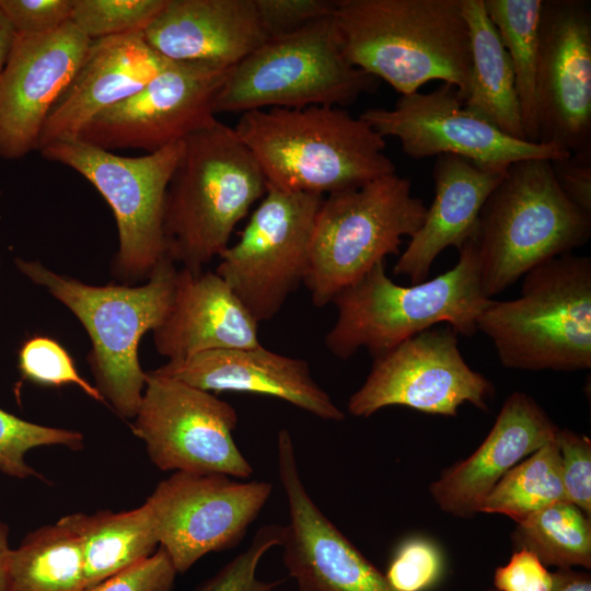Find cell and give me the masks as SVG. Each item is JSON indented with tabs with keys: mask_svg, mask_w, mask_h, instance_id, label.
Here are the masks:
<instances>
[{
	"mask_svg": "<svg viewBox=\"0 0 591 591\" xmlns=\"http://www.w3.org/2000/svg\"><path fill=\"white\" fill-rule=\"evenodd\" d=\"M228 71L170 61L137 93L90 120L77 139L147 153L181 142L217 120L215 97Z\"/></svg>",
	"mask_w": 591,
	"mask_h": 591,
	"instance_id": "16",
	"label": "cell"
},
{
	"mask_svg": "<svg viewBox=\"0 0 591 591\" xmlns=\"http://www.w3.org/2000/svg\"><path fill=\"white\" fill-rule=\"evenodd\" d=\"M538 143L591 146V5L543 0L536 68Z\"/></svg>",
	"mask_w": 591,
	"mask_h": 591,
	"instance_id": "17",
	"label": "cell"
},
{
	"mask_svg": "<svg viewBox=\"0 0 591 591\" xmlns=\"http://www.w3.org/2000/svg\"><path fill=\"white\" fill-rule=\"evenodd\" d=\"M18 269L67 306L91 340L88 363L95 387L115 413L134 419L141 403L147 372L138 348L142 336L165 318L177 268L163 258L141 286H91L53 271L38 260L16 258Z\"/></svg>",
	"mask_w": 591,
	"mask_h": 591,
	"instance_id": "5",
	"label": "cell"
},
{
	"mask_svg": "<svg viewBox=\"0 0 591 591\" xmlns=\"http://www.w3.org/2000/svg\"><path fill=\"white\" fill-rule=\"evenodd\" d=\"M50 445L82 450L84 437L77 430L38 425L0 408V473L18 479L42 478L25 456L30 450Z\"/></svg>",
	"mask_w": 591,
	"mask_h": 591,
	"instance_id": "32",
	"label": "cell"
},
{
	"mask_svg": "<svg viewBox=\"0 0 591 591\" xmlns=\"http://www.w3.org/2000/svg\"><path fill=\"white\" fill-rule=\"evenodd\" d=\"M494 394L493 383L466 363L457 334L447 325L421 332L373 358L347 408L363 418L393 405L454 417L464 403L487 410Z\"/></svg>",
	"mask_w": 591,
	"mask_h": 591,
	"instance_id": "14",
	"label": "cell"
},
{
	"mask_svg": "<svg viewBox=\"0 0 591 591\" xmlns=\"http://www.w3.org/2000/svg\"><path fill=\"white\" fill-rule=\"evenodd\" d=\"M62 519L80 537L86 591L150 557L159 546L146 502L128 511L78 512Z\"/></svg>",
	"mask_w": 591,
	"mask_h": 591,
	"instance_id": "27",
	"label": "cell"
},
{
	"mask_svg": "<svg viewBox=\"0 0 591 591\" xmlns=\"http://www.w3.org/2000/svg\"><path fill=\"white\" fill-rule=\"evenodd\" d=\"M459 254L450 270L410 286L392 281L384 262L375 265L333 298L337 318L325 336L326 348L344 360L361 348L375 358L440 323L457 335H474L493 299L483 290L472 239Z\"/></svg>",
	"mask_w": 591,
	"mask_h": 591,
	"instance_id": "4",
	"label": "cell"
},
{
	"mask_svg": "<svg viewBox=\"0 0 591 591\" xmlns=\"http://www.w3.org/2000/svg\"><path fill=\"white\" fill-rule=\"evenodd\" d=\"M73 0H0V10L18 34L40 35L70 21Z\"/></svg>",
	"mask_w": 591,
	"mask_h": 591,
	"instance_id": "40",
	"label": "cell"
},
{
	"mask_svg": "<svg viewBox=\"0 0 591 591\" xmlns=\"http://www.w3.org/2000/svg\"><path fill=\"white\" fill-rule=\"evenodd\" d=\"M333 16L356 68L401 95L439 80L466 100L471 45L462 0H336Z\"/></svg>",
	"mask_w": 591,
	"mask_h": 591,
	"instance_id": "1",
	"label": "cell"
},
{
	"mask_svg": "<svg viewBox=\"0 0 591 591\" xmlns=\"http://www.w3.org/2000/svg\"><path fill=\"white\" fill-rule=\"evenodd\" d=\"M176 575L167 553L159 546L150 557L88 591H173Z\"/></svg>",
	"mask_w": 591,
	"mask_h": 591,
	"instance_id": "39",
	"label": "cell"
},
{
	"mask_svg": "<svg viewBox=\"0 0 591 591\" xmlns=\"http://www.w3.org/2000/svg\"><path fill=\"white\" fill-rule=\"evenodd\" d=\"M166 0H73L70 22L90 40L143 32Z\"/></svg>",
	"mask_w": 591,
	"mask_h": 591,
	"instance_id": "33",
	"label": "cell"
},
{
	"mask_svg": "<svg viewBox=\"0 0 591 591\" xmlns=\"http://www.w3.org/2000/svg\"><path fill=\"white\" fill-rule=\"evenodd\" d=\"M563 500L567 499L554 439L507 472L485 498L479 512L505 514L519 523Z\"/></svg>",
	"mask_w": 591,
	"mask_h": 591,
	"instance_id": "31",
	"label": "cell"
},
{
	"mask_svg": "<svg viewBox=\"0 0 591 591\" xmlns=\"http://www.w3.org/2000/svg\"><path fill=\"white\" fill-rule=\"evenodd\" d=\"M512 541L515 551L535 554L545 566L591 568L590 518L567 500L552 503L517 523Z\"/></svg>",
	"mask_w": 591,
	"mask_h": 591,
	"instance_id": "30",
	"label": "cell"
},
{
	"mask_svg": "<svg viewBox=\"0 0 591 591\" xmlns=\"http://www.w3.org/2000/svg\"><path fill=\"white\" fill-rule=\"evenodd\" d=\"M16 35L18 33L0 10V73L9 59Z\"/></svg>",
	"mask_w": 591,
	"mask_h": 591,
	"instance_id": "45",
	"label": "cell"
},
{
	"mask_svg": "<svg viewBox=\"0 0 591 591\" xmlns=\"http://www.w3.org/2000/svg\"><path fill=\"white\" fill-rule=\"evenodd\" d=\"M9 526L0 519V591H9Z\"/></svg>",
	"mask_w": 591,
	"mask_h": 591,
	"instance_id": "44",
	"label": "cell"
},
{
	"mask_svg": "<svg viewBox=\"0 0 591 591\" xmlns=\"http://www.w3.org/2000/svg\"><path fill=\"white\" fill-rule=\"evenodd\" d=\"M471 45V79L464 106L503 134L525 140L510 57L484 0H462Z\"/></svg>",
	"mask_w": 591,
	"mask_h": 591,
	"instance_id": "26",
	"label": "cell"
},
{
	"mask_svg": "<svg viewBox=\"0 0 591 591\" xmlns=\"http://www.w3.org/2000/svg\"><path fill=\"white\" fill-rule=\"evenodd\" d=\"M590 236L591 216L560 189L551 160L510 164L486 199L472 237L485 294L491 299L542 263L571 254Z\"/></svg>",
	"mask_w": 591,
	"mask_h": 591,
	"instance_id": "6",
	"label": "cell"
},
{
	"mask_svg": "<svg viewBox=\"0 0 591 591\" xmlns=\"http://www.w3.org/2000/svg\"><path fill=\"white\" fill-rule=\"evenodd\" d=\"M521 293L491 300L477 331L494 344L501 364L518 370L591 368V258L566 254L523 276Z\"/></svg>",
	"mask_w": 591,
	"mask_h": 591,
	"instance_id": "7",
	"label": "cell"
},
{
	"mask_svg": "<svg viewBox=\"0 0 591 591\" xmlns=\"http://www.w3.org/2000/svg\"><path fill=\"white\" fill-rule=\"evenodd\" d=\"M359 117L383 138H396L403 152L417 160L453 154L480 166L507 169L520 160H554L569 153L503 134L467 109L449 83L428 93L401 95L392 108H368Z\"/></svg>",
	"mask_w": 591,
	"mask_h": 591,
	"instance_id": "15",
	"label": "cell"
},
{
	"mask_svg": "<svg viewBox=\"0 0 591 591\" xmlns=\"http://www.w3.org/2000/svg\"><path fill=\"white\" fill-rule=\"evenodd\" d=\"M552 591H591V577L572 568L557 569L553 572Z\"/></svg>",
	"mask_w": 591,
	"mask_h": 591,
	"instance_id": "43",
	"label": "cell"
},
{
	"mask_svg": "<svg viewBox=\"0 0 591 591\" xmlns=\"http://www.w3.org/2000/svg\"><path fill=\"white\" fill-rule=\"evenodd\" d=\"M233 128L267 186L325 196L396 173L384 138L340 107L255 109Z\"/></svg>",
	"mask_w": 591,
	"mask_h": 591,
	"instance_id": "2",
	"label": "cell"
},
{
	"mask_svg": "<svg viewBox=\"0 0 591 591\" xmlns=\"http://www.w3.org/2000/svg\"><path fill=\"white\" fill-rule=\"evenodd\" d=\"M0 195H1V193H0Z\"/></svg>",
	"mask_w": 591,
	"mask_h": 591,
	"instance_id": "47",
	"label": "cell"
},
{
	"mask_svg": "<svg viewBox=\"0 0 591 591\" xmlns=\"http://www.w3.org/2000/svg\"><path fill=\"white\" fill-rule=\"evenodd\" d=\"M378 84L347 60L331 15L267 38L227 72L213 109L243 114L271 107H341L374 92Z\"/></svg>",
	"mask_w": 591,
	"mask_h": 591,
	"instance_id": "8",
	"label": "cell"
},
{
	"mask_svg": "<svg viewBox=\"0 0 591 591\" xmlns=\"http://www.w3.org/2000/svg\"><path fill=\"white\" fill-rule=\"evenodd\" d=\"M494 586L497 591H552L553 572L535 554L517 549L505 566L496 569Z\"/></svg>",
	"mask_w": 591,
	"mask_h": 591,
	"instance_id": "41",
	"label": "cell"
},
{
	"mask_svg": "<svg viewBox=\"0 0 591 591\" xmlns=\"http://www.w3.org/2000/svg\"><path fill=\"white\" fill-rule=\"evenodd\" d=\"M169 62L151 49L142 32L90 40L46 119L37 151L56 141L77 139L90 120L137 93Z\"/></svg>",
	"mask_w": 591,
	"mask_h": 591,
	"instance_id": "21",
	"label": "cell"
},
{
	"mask_svg": "<svg viewBox=\"0 0 591 591\" xmlns=\"http://www.w3.org/2000/svg\"><path fill=\"white\" fill-rule=\"evenodd\" d=\"M277 471L289 509L282 561L298 591H396L313 501L286 428L277 437Z\"/></svg>",
	"mask_w": 591,
	"mask_h": 591,
	"instance_id": "18",
	"label": "cell"
},
{
	"mask_svg": "<svg viewBox=\"0 0 591 591\" xmlns=\"http://www.w3.org/2000/svg\"><path fill=\"white\" fill-rule=\"evenodd\" d=\"M237 419L211 392L150 371L131 430L161 471L248 479L254 470L233 436Z\"/></svg>",
	"mask_w": 591,
	"mask_h": 591,
	"instance_id": "12",
	"label": "cell"
},
{
	"mask_svg": "<svg viewBox=\"0 0 591 591\" xmlns=\"http://www.w3.org/2000/svg\"><path fill=\"white\" fill-rule=\"evenodd\" d=\"M161 57L230 70L266 39L254 0H166L142 32Z\"/></svg>",
	"mask_w": 591,
	"mask_h": 591,
	"instance_id": "23",
	"label": "cell"
},
{
	"mask_svg": "<svg viewBox=\"0 0 591 591\" xmlns=\"http://www.w3.org/2000/svg\"><path fill=\"white\" fill-rule=\"evenodd\" d=\"M506 170L480 166L453 154L437 157L432 170L433 201L394 265L393 274L408 277L412 283L421 282L442 251L451 246L460 250L471 240L480 210Z\"/></svg>",
	"mask_w": 591,
	"mask_h": 591,
	"instance_id": "25",
	"label": "cell"
},
{
	"mask_svg": "<svg viewBox=\"0 0 591 591\" xmlns=\"http://www.w3.org/2000/svg\"><path fill=\"white\" fill-rule=\"evenodd\" d=\"M271 493L264 480L174 472L144 502L159 546L183 573L205 555L235 547Z\"/></svg>",
	"mask_w": 591,
	"mask_h": 591,
	"instance_id": "13",
	"label": "cell"
},
{
	"mask_svg": "<svg viewBox=\"0 0 591 591\" xmlns=\"http://www.w3.org/2000/svg\"><path fill=\"white\" fill-rule=\"evenodd\" d=\"M336 0H254L267 38L298 31L333 15Z\"/></svg>",
	"mask_w": 591,
	"mask_h": 591,
	"instance_id": "38",
	"label": "cell"
},
{
	"mask_svg": "<svg viewBox=\"0 0 591 591\" xmlns=\"http://www.w3.org/2000/svg\"><path fill=\"white\" fill-rule=\"evenodd\" d=\"M182 148L183 141L140 157H124L72 139L38 150L45 159L82 175L111 207L118 233L112 271L124 283L148 279L169 257L164 200Z\"/></svg>",
	"mask_w": 591,
	"mask_h": 591,
	"instance_id": "10",
	"label": "cell"
},
{
	"mask_svg": "<svg viewBox=\"0 0 591 591\" xmlns=\"http://www.w3.org/2000/svg\"><path fill=\"white\" fill-rule=\"evenodd\" d=\"M283 537L285 525H263L247 548L206 580L197 591H273L281 581L259 579L257 567L268 551L282 545Z\"/></svg>",
	"mask_w": 591,
	"mask_h": 591,
	"instance_id": "35",
	"label": "cell"
},
{
	"mask_svg": "<svg viewBox=\"0 0 591 591\" xmlns=\"http://www.w3.org/2000/svg\"><path fill=\"white\" fill-rule=\"evenodd\" d=\"M152 333L169 360L260 346L258 323L216 271L204 269H177L170 310Z\"/></svg>",
	"mask_w": 591,
	"mask_h": 591,
	"instance_id": "24",
	"label": "cell"
},
{
	"mask_svg": "<svg viewBox=\"0 0 591 591\" xmlns=\"http://www.w3.org/2000/svg\"><path fill=\"white\" fill-rule=\"evenodd\" d=\"M558 429L531 396L511 393L479 447L430 484L432 499L442 511L454 517L476 515L505 474L553 441Z\"/></svg>",
	"mask_w": 591,
	"mask_h": 591,
	"instance_id": "22",
	"label": "cell"
},
{
	"mask_svg": "<svg viewBox=\"0 0 591 591\" xmlns=\"http://www.w3.org/2000/svg\"><path fill=\"white\" fill-rule=\"evenodd\" d=\"M266 190L260 166L233 127L217 119L189 135L165 193L167 256L202 270L229 246L234 228Z\"/></svg>",
	"mask_w": 591,
	"mask_h": 591,
	"instance_id": "3",
	"label": "cell"
},
{
	"mask_svg": "<svg viewBox=\"0 0 591 591\" xmlns=\"http://www.w3.org/2000/svg\"><path fill=\"white\" fill-rule=\"evenodd\" d=\"M323 198L267 186L239 241L219 255L216 273L258 324L277 315L304 283Z\"/></svg>",
	"mask_w": 591,
	"mask_h": 591,
	"instance_id": "11",
	"label": "cell"
},
{
	"mask_svg": "<svg viewBox=\"0 0 591 591\" xmlns=\"http://www.w3.org/2000/svg\"><path fill=\"white\" fill-rule=\"evenodd\" d=\"M487 591H497V590L494 588V589H489V590H487Z\"/></svg>",
	"mask_w": 591,
	"mask_h": 591,
	"instance_id": "46",
	"label": "cell"
},
{
	"mask_svg": "<svg viewBox=\"0 0 591 591\" xmlns=\"http://www.w3.org/2000/svg\"><path fill=\"white\" fill-rule=\"evenodd\" d=\"M510 57L525 140L538 142L536 68L543 0H484Z\"/></svg>",
	"mask_w": 591,
	"mask_h": 591,
	"instance_id": "29",
	"label": "cell"
},
{
	"mask_svg": "<svg viewBox=\"0 0 591 591\" xmlns=\"http://www.w3.org/2000/svg\"><path fill=\"white\" fill-rule=\"evenodd\" d=\"M9 591H86L82 544L62 518L11 549Z\"/></svg>",
	"mask_w": 591,
	"mask_h": 591,
	"instance_id": "28",
	"label": "cell"
},
{
	"mask_svg": "<svg viewBox=\"0 0 591 591\" xmlns=\"http://www.w3.org/2000/svg\"><path fill=\"white\" fill-rule=\"evenodd\" d=\"M551 165L567 198L591 216V146L551 160Z\"/></svg>",
	"mask_w": 591,
	"mask_h": 591,
	"instance_id": "42",
	"label": "cell"
},
{
	"mask_svg": "<svg viewBox=\"0 0 591 591\" xmlns=\"http://www.w3.org/2000/svg\"><path fill=\"white\" fill-rule=\"evenodd\" d=\"M442 571L443 558L438 546L417 537L397 548L384 575L396 591H425L438 582Z\"/></svg>",
	"mask_w": 591,
	"mask_h": 591,
	"instance_id": "36",
	"label": "cell"
},
{
	"mask_svg": "<svg viewBox=\"0 0 591 591\" xmlns=\"http://www.w3.org/2000/svg\"><path fill=\"white\" fill-rule=\"evenodd\" d=\"M555 441L566 499L591 518V440L559 428Z\"/></svg>",
	"mask_w": 591,
	"mask_h": 591,
	"instance_id": "37",
	"label": "cell"
},
{
	"mask_svg": "<svg viewBox=\"0 0 591 591\" xmlns=\"http://www.w3.org/2000/svg\"><path fill=\"white\" fill-rule=\"evenodd\" d=\"M153 372L207 392L273 396L323 420L345 418V413L312 378L305 360L274 352L262 345L169 360Z\"/></svg>",
	"mask_w": 591,
	"mask_h": 591,
	"instance_id": "20",
	"label": "cell"
},
{
	"mask_svg": "<svg viewBox=\"0 0 591 591\" xmlns=\"http://www.w3.org/2000/svg\"><path fill=\"white\" fill-rule=\"evenodd\" d=\"M89 44L70 21L49 33L16 35L0 73V158L16 160L37 150L46 119Z\"/></svg>",
	"mask_w": 591,
	"mask_h": 591,
	"instance_id": "19",
	"label": "cell"
},
{
	"mask_svg": "<svg viewBox=\"0 0 591 591\" xmlns=\"http://www.w3.org/2000/svg\"><path fill=\"white\" fill-rule=\"evenodd\" d=\"M427 206L396 173L324 196L316 213L304 285L322 308L387 255L424 222Z\"/></svg>",
	"mask_w": 591,
	"mask_h": 591,
	"instance_id": "9",
	"label": "cell"
},
{
	"mask_svg": "<svg viewBox=\"0 0 591 591\" xmlns=\"http://www.w3.org/2000/svg\"><path fill=\"white\" fill-rule=\"evenodd\" d=\"M18 367L22 376L35 384L55 387L77 385L94 401L105 403L95 385L80 375L68 351L50 337L26 339L19 350Z\"/></svg>",
	"mask_w": 591,
	"mask_h": 591,
	"instance_id": "34",
	"label": "cell"
}]
</instances>
